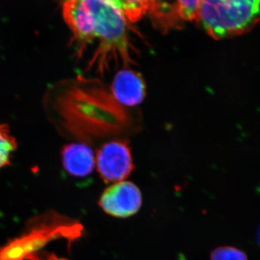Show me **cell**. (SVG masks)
I'll return each instance as SVG.
<instances>
[{"mask_svg": "<svg viewBox=\"0 0 260 260\" xmlns=\"http://www.w3.org/2000/svg\"><path fill=\"white\" fill-rule=\"evenodd\" d=\"M195 20L215 39L249 31L260 22V0H201Z\"/></svg>", "mask_w": 260, "mask_h": 260, "instance_id": "obj_2", "label": "cell"}, {"mask_svg": "<svg viewBox=\"0 0 260 260\" xmlns=\"http://www.w3.org/2000/svg\"><path fill=\"white\" fill-rule=\"evenodd\" d=\"M61 155L64 170L73 177H88L95 169V155L88 145L82 143L65 145Z\"/></svg>", "mask_w": 260, "mask_h": 260, "instance_id": "obj_6", "label": "cell"}, {"mask_svg": "<svg viewBox=\"0 0 260 260\" xmlns=\"http://www.w3.org/2000/svg\"><path fill=\"white\" fill-rule=\"evenodd\" d=\"M200 2L201 0H177L176 7L179 18L186 21L195 20Z\"/></svg>", "mask_w": 260, "mask_h": 260, "instance_id": "obj_9", "label": "cell"}, {"mask_svg": "<svg viewBox=\"0 0 260 260\" xmlns=\"http://www.w3.org/2000/svg\"><path fill=\"white\" fill-rule=\"evenodd\" d=\"M95 166L106 183H117L126 179L134 169L127 143L113 140L103 145L95 155Z\"/></svg>", "mask_w": 260, "mask_h": 260, "instance_id": "obj_3", "label": "cell"}, {"mask_svg": "<svg viewBox=\"0 0 260 260\" xmlns=\"http://www.w3.org/2000/svg\"><path fill=\"white\" fill-rule=\"evenodd\" d=\"M110 1L112 2L113 3H114V4H115V0H110Z\"/></svg>", "mask_w": 260, "mask_h": 260, "instance_id": "obj_12", "label": "cell"}, {"mask_svg": "<svg viewBox=\"0 0 260 260\" xmlns=\"http://www.w3.org/2000/svg\"><path fill=\"white\" fill-rule=\"evenodd\" d=\"M143 199L139 188L131 181L114 183L104 190L99 206L108 215L126 218L135 215L142 206Z\"/></svg>", "mask_w": 260, "mask_h": 260, "instance_id": "obj_4", "label": "cell"}, {"mask_svg": "<svg viewBox=\"0 0 260 260\" xmlns=\"http://www.w3.org/2000/svg\"><path fill=\"white\" fill-rule=\"evenodd\" d=\"M16 138L8 124H0V169L11 164L13 154L18 149Z\"/></svg>", "mask_w": 260, "mask_h": 260, "instance_id": "obj_7", "label": "cell"}, {"mask_svg": "<svg viewBox=\"0 0 260 260\" xmlns=\"http://www.w3.org/2000/svg\"><path fill=\"white\" fill-rule=\"evenodd\" d=\"M145 90L141 75L129 69L118 72L112 84V91L116 100L127 107H134L142 103L145 99Z\"/></svg>", "mask_w": 260, "mask_h": 260, "instance_id": "obj_5", "label": "cell"}, {"mask_svg": "<svg viewBox=\"0 0 260 260\" xmlns=\"http://www.w3.org/2000/svg\"><path fill=\"white\" fill-rule=\"evenodd\" d=\"M93 15L94 41L99 45L88 63L101 75L113 65L124 68L134 63V48L130 42L128 20L110 0H86Z\"/></svg>", "mask_w": 260, "mask_h": 260, "instance_id": "obj_1", "label": "cell"}, {"mask_svg": "<svg viewBox=\"0 0 260 260\" xmlns=\"http://www.w3.org/2000/svg\"><path fill=\"white\" fill-rule=\"evenodd\" d=\"M211 260H248L244 251L233 246H221L212 251Z\"/></svg>", "mask_w": 260, "mask_h": 260, "instance_id": "obj_10", "label": "cell"}, {"mask_svg": "<svg viewBox=\"0 0 260 260\" xmlns=\"http://www.w3.org/2000/svg\"><path fill=\"white\" fill-rule=\"evenodd\" d=\"M115 4L128 21L135 23L150 11L152 0H115Z\"/></svg>", "mask_w": 260, "mask_h": 260, "instance_id": "obj_8", "label": "cell"}, {"mask_svg": "<svg viewBox=\"0 0 260 260\" xmlns=\"http://www.w3.org/2000/svg\"><path fill=\"white\" fill-rule=\"evenodd\" d=\"M45 260H68V259H64V258L58 257V256H56L55 255H54V254H52V255L48 256L47 259H46Z\"/></svg>", "mask_w": 260, "mask_h": 260, "instance_id": "obj_11", "label": "cell"}]
</instances>
